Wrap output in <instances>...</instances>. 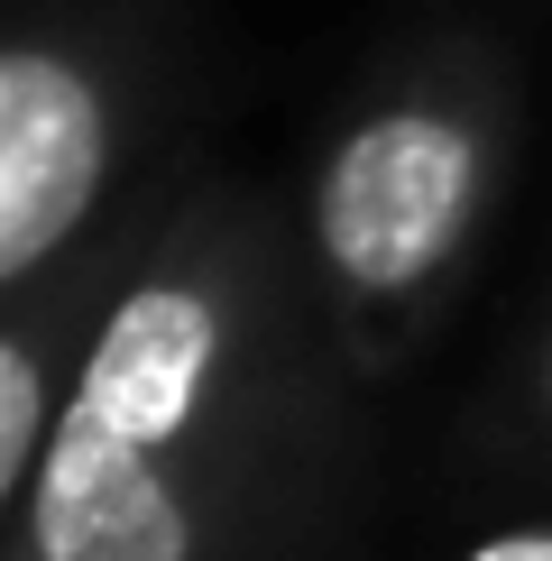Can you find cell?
<instances>
[{
    "instance_id": "obj_1",
    "label": "cell",
    "mask_w": 552,
    "mask_h": 561,
    "mask_svg": "<svg viewBox=\"0 0 552 561\" xmlns=\"http://www.w3.org/2000/svg\"><path fill=\"white\" fill-rule=\"evenodd\" d=\"M368 479V378L295 203L212 157L111 286L0 561H359Z\"/></svg>"
},
{
    "instance_id": "obj_5",
    "label": "cell",
    "mask_w": 552,
    "mask_h": 561,
    "mask_svg": "<svg viewBox=\"0 0 552 561\" xmlns=\"http://www.w3.org/2000/svg\"><path fill=\"white\" fill-rule=\"evenodd\" d=\"M451 561H552V516L543 525H506V534H488V543H470Z\"/></svg>"
},
{
    "instance_id": "obj_2",
    "label": "cell",
    "mask_w": 552,
    "mask_h": 561,
    "mask_svg": "<svg viewBox=\"0 0 552 561\" xmlns=\"http://www.w3.org/2000/svg\"><path fill=\"white\" fill-rule=\"evenodd\" d=\"M525 157V65L479 0L396 28L304 138L295 240L368 387L405 378L460 313Z\"/></svg>"
},
{
    "instance_id": "obj_3",
    "label": "cell",
    "mask_w": 552,
    "mask_h": 561,
    "mask_svg": "<svg viewBox=\"0 0 552 561\" xmlns=\"http://www.w3.org/2000/svg\"><path fill=\"white\" fill-rule=\"evenodd\" d=\"M203 0H10L0 19V295L120 259L212 167Z\"/></svg>"
},
{
    "instance_id": "obj_4",
    "label": "cell",
    "mask_w": 552,
    "mask_h": 561,
    "mask_svg": "<svg viewBox=\"0 0 552 561\" xmlns=\"http://www.w3.org/2000/svg\"><path fill=\"white\" fill-rule=\"evenodd\" d=\"M460 460L516 488H552V276L460 405Z\"/></svg>"
}]
</instances>
